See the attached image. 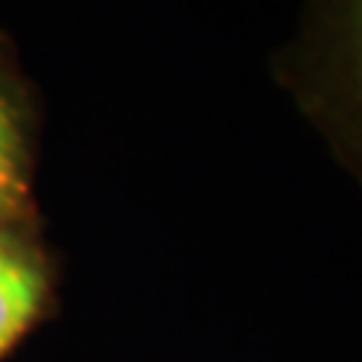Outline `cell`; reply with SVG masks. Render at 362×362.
<instances>
[{
    "label": "cell",
    "instance_id": "1",
    "mask_svg": "<svg viewBox=\"0 0 362 362\" xmlns=\"http://www.w3.org/2000/svg\"><path fill=\"white\" fill-rule=\"evenodd\" d=\"M275 78L362 175V0H305L302 33L275 58Z\"/></svg>",
    "mask_w": 362,
    "mask_h": 362
},
{
    "label": "cell",
    "instance_id": "2",
    "mask_svg": "<svg viewBox=\"0 0 362 362\" xmlns=\"http://www.w3.org/2000/svg\"><path fill=\"white\" fill-rule=\"evenodd\" d=\"M40 109L18 58L0 33V230L33 226V163H37Z\"/></svg>",
    "mask_w": 362,
    "mask_h": 362
},
{
    "label": "cell",
    "instance_id": "3",
    "mask_svg": "<svg viewBox=\"0 0 362 362\" xmlns=\"http://www.w3.org/2000/svg\"><path fill=\"white\" fill-rule=\"evenodd\" d=\"M58 269L40 223L0 230V362L54 311Z\"/></svg>",
    "mask_w": 362,
    "mask_h": 362
}]
</instances>
